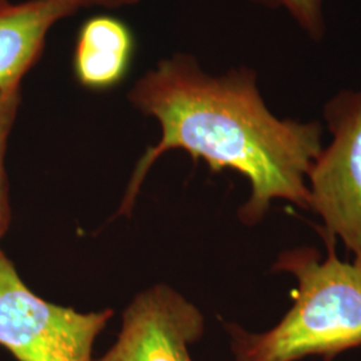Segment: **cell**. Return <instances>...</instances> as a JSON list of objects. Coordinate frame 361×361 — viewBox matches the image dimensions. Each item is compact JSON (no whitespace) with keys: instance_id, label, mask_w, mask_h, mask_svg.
Masks as SVG:
<instances>
[{"instance_id":"6da1fadb","label":"cell","mask_w":361,"mask_h":361,"mask_svg":"<svg viewBox=\"0 0 361 361\" xmlns=\"http://www.w3.org/2000/svg\"><path fill=\"white\" fill-rule=\"evenodd\" d=\"M128 98L158 121L161 138L140 158L116 216H130L147 171L170 150L204 161L212 173L244 176L250 194L238 219L246 226L265 219L276 200L308 209L307 180L323 150V123L274 116L253 68L212 74L192 54L174 52L143 73Z\"/></svg>"},{"instance_id":"7a4b0ae2","label":"cell","mask_w":361,"mask_h":361,"mask_svg":"<svg viewBox=\"0 0 361 361\" xmlns=\"http://www.w3.org/2000/svg\"><path fill=\"white\" fill-rule=\"evenodd\" d=\"M326 256L313 246L285 249L271 271L289 273L297 286L284 317L264 332L225 323L234 361H332L361 347V264L341 261L336 240L317 231Z\"/></svg>"},{"instance_id":"3957f363","label":"cell","mask_w":361,"mask_h":361,"mask_svg":"<svg viewBox=\"0 0 361 361\" xmlns=\"http://www.w3.org/2000/svg\"><path fill=\"white\" fill-rule=\"evenodd\" d=\"M114 310L80 313L37 296L0 247V345L18 361H94Z\"/></svg>"},{"instance_id":"277c9868","label":"cell","mask_w":361,"mask_h":361,"mask_svg":"<svg viewBox=\"0 0 361 361\" xmlns=\"http://www.w3.org/2000/svg\"><path fill=\"white\" fill-rule=\"evenodd\" d=\"M323 116L332 141L310 168L308 209L361 264V89L336 92Z\"/></svg>"},{"instance_id":"5b68a950","label":"cell","mask_w":361,"mask_h":361,"mask_svg":"<svg viewBox=\"0 0 361 361\" xmlns=\"http://www.w3.org/2000/svg\"><path fill=\"white\" fill-rule=\"evenodd\" d=\"M204 334L202 312L168 285H155L134 297L116 343L94 361H193L190 348Z\"/></svg>"},{"instance_id":"8992f818","label":"cell","mask_w":361,"mask_h":361,"mask_svg":"<svg viewBox=\"0 0 361 361\" xmlns=\"http://www.w3.org/2000/svg\"><path fill=\"white\" fill-rule=\"evenodd\" d=\"M86 8V0H26L0 8V90L22 87L52 27Z\"/></svg>"},{"instance_id":"52a82bcc","label":"cell","mask_w":361,"mask_h":361,"mask_svg":"<svg viewBox=\"0 0 361 361\" xmlns=\"http://www.w3.org/2000/svg\"><path fill=\"white\" fill-rule=\"evenodd\" d=\"M135 54L134 34L110 15L87 19L78 32L73 68L78 83L89 90H110L129 74Z\"/></svg>"},{"instance_id":"ba28073f","label":"cell","mask_w":361,"mask_h":361,"mask_svg":"<svg viewBox=\"0 0 361 361\" xmlns=\"http://www.w3.org/2000/svg\"><path fill=\"white\" fill-rule=\"evenodd\" d=\"M22 101L20 87L0 90V238L7 233L11 222L8 195V178L6 170V153L18 110Z\"/></svg>"},{"instance_id":"9c48e42d","label":"cell","mask_w":361,"mask_h":361,"mask_svg":"<svg viewBox=\"0 0 361 361\" xmlns=\"http://www.w3.org/2000/svg\"><path fill=\"white\" fill-rule=\"evenodd\" d=\"M271 10H283L313 42H322L325 35V0H250Z\"/></svg>"},{"instance_id":"30bf717a","label":"cell","mask_w":361,"mask_h":361,"mask_svg":"<svg viewBox=\"0 0 361 361\" xmlns=\"http://www.w3.org/2000/svg\"><path fill=\"white\" fill-rule=\"evenodd\" d=\"M140 0H86V8L89 7H102L106 10H116L122 7L135 6Z\"/></svg>"},{"instance_id":"8fae6325","label":"cell","mask_w":361,"mask_h":361,"mask_svg":"<svg viewBox=\"0 0 361 361\" xmlns=\"http://www.w3.org/2000/svg\"><path fill=\"white\" fill-rule=\"evenodd\" d=\"M11 1L10 0H0V8H3V7H6V6H8Z\"/></svg>"}]
</instances>
